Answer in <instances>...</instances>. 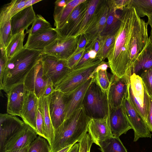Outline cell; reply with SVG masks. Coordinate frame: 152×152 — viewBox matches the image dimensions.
I'll return each instance as SVG.
<instances>
[{"mask_svg": "<svg viewBox=\"0 0 152 152\" xmlns=\"http://www.w3.org/2000/svg\"><path fill=\"white\" fill-rule=\"evenodd\" d=\"M148 21L147 22L148 25H149L151 27V31L150 32V37L152 40V15H149L147 16Z\"/></svg>", "mask_w": 152, "mask_h": 152, "instance_id": "cell-51", "label": "cell"}, {"mask_svg": "<svg viewBox=\"0 0 152 152\" xmlns=\"http://www.w3.org/2000/svg\"><path fill=\"white\" fill-rule=\"evenodd\" d=\"M152 67V40L149 37L146 45L135 62L131 75L134 73L140 75L143 71Z\"/></svg>", "mask_w": 152, "mask_h": 152, "instance_id": "cell-26", "label": "cell"}, {"mask_svg": "<svg viewBox=\"0 0 152 152\" xmlns=\"http://www.w3.org/2000/svg\"><path fill=\"white\" fill-rule=\"evenodd\" d=\"M130 76L128 75L118 78L112 74L108 94L111 109L122 105L128 93Z\"/></svg>", "mask_w": 152, "mask_h": 152, "instance_id": "cell-15", "label": "cell"}, {"mask_svg": "<svg viewBox=\"0 0 152 152\" xmlns=\"http://www.w3.org/2000/svg\"><path fill=\"white\" fill-rule=\"evenodd\" d=\"M102 62L96 58L80 68L72 69L54 87L55 90L64 93L72 91L93 76V73Z\"/></svg>", "mask_w": 152, "mask_h": 152, "instance_id": "cell-5", "label": "cell"}, {"mask_svg": "<svg viewBox=\"0 0 152 152\" xmlns=\"http://www.w3.org/2000/svg\"><path fill=\"white\" fill-rule=\"evenodd\" d=\"M108 93L103 91L94 80L88 88L83 102L87 115L90 118L101 119L110 114Z\"/></svg>", "mask_w": 152, "mask_h": 152, "instance_id": "cell-4", "label": "cell"}, {"mask_svg": "<svg viewBox=\"0 0 152 152\" xmlns=\"http://www.w3.org/2000/svg\"><path fill=\"white\" fill-rule=\"evenodd\" d=\"M41 0H13L4 5L0 13V24L7 20L17 13L27 7L32 6Z\"/></svg>", "mask_w": 152, "mask_h": 152, "instance_id": "cell-25", "label": "cell"}, {"mask_svg": "<svg viewBox=\"0 0 152 152\" xmlns=\"http://www.w3.org/2000/svg\"><path fill=\"white\" fill-rule=\"evenodd\" d=\"M139 76L147 92L152 97V67L143 71Z\"/></svg>", "mask_w": 152, "mask_h": 152, "instance_id": "cell-39", "label": "cell"}, {"mask_svg": "<svg viewBox=\"0 0 152 152\" xmlns=\"http://www.w3.org/2000/svg\"><path fill=\"white\" fill-rule=\"evenodd\" d=\"M115 35L103 37V42L96 58L104 61L114 43Z\"/></svg>", "mask_w": 152, "mask_h": 152, "instance_id": "cell-35", "label": "cell"}, {"mask_svg": "<svg viewBox=\"0 0 152 152\" xmlns=\"http://www.w3.org/2000/svg\"><path fill=\"white\" fill-rule=\"evenodd\" d=\"M109 13L105 26L101 36L105 37L115 34L120 24V14L118 15L116 9L112 5L110 0H108Z\"/></svg>", "mask_w": 152, "mask_h": 152, "instance_id": "cell-27", "label": "cell"}, {"mask_svg": "<svg viewBox=\"0 0 152 152\" xmlns=\"http://www.w3.org/2000/svg\"><path fill=\"white\" fill-rule=\"evenodd\" d=\"M28 152H51V151L47 140L39 136L29 145Z\"/></svg>", "mask_w": 152, "mask_h": 152, "instance_id": "cell-37", "label": "cell"}, {"mask_svg": "<svg viewBox=\"0 0 152 152\" xmlns=\"http://www.w3.org/2000/svg\"><path fill=\"white\" fill-rule=\"evenodd\" d=\"M120 19L114 43L107 57L112 73L118 78L130 75L149 39L147 22L137 15L129 4L121 10Z\"/></svg>", "mask_w": 152, "mask_h": 152, "instance_id": "cell-1", "label": "cell"}, {"mask_svg": "<svg viewBox=\"0 0 152 152\" xmlns=\"http://www.w3.org/2000/svg\"><path fill=\"white\" fill-rule=\"evenodd\" d=\"M79 142L80 145L79 152H90L94 142L88 133H87Z\"/></svg>", "mask_w": 152, "mask_h": 152, "instance_id": "cell-41", "label": "cell"}, {"mask_svg": "<svg viewBox=\"0 0 152 152\" xmlns=\"http://www.w3.org/2000/svg\"><path fill=\"white\" fill-rule=\"evenodd\" d=\"M42 50L25 48L8 59L2 79L3 90L7 94L16 86L23 83L32 69L41 60Z\"/></svg>", "mask_w": 152, "mask_h": 152, "instance_id": "cell-2", "label": "cell"}, {"mask_svg": "<svg viewBox=\"0 0 152 152\" xmlns=\"http://www.w3.org/2000/svg\"><path fill=\"white\" fill-rule=\"evenodd\" d=\"M103 40V37L101 36L94 39L87 45L85 50L86 51L93 50L97 54L100 50Z\"/></svg>", "mask_w": 152, "mask_h": 152, "instance_id": "cell-43", "label": "cell"}, {"mask_svg": "<svg viewBox=\"0 0 152 152\" xmlns=\"http://www.w3.org/2000/svg\"><path fill=\"white\" fill-rule=\"evenodd\" d=\"M110 114L103 119L90 118L88 124V134L94 143L99 146L102 141L113 136L109 124Z\"/></svg>", "mask_w": 152, "mask_h": 152, "instance_id": "cell-17", "label": "cell"}, {"mask_svg": "<svg viewBox=\"0 0 152 152\" xmlns=\"http://www.w3.org/2000/svg\"><path fill=\"white\" fill-rule=\"evenodd\" d=\"M130 0H111V2L117 10H122L127 6Z\"/></svg>", "mask_w": 152, "mask_h": 152, "instance_id": "cell-46", "label": "cell"}, {"mask_svg": "<svg viewBox=\"0 0 152 152\" xmlns=\"http://www.w3.org/2000/svg\"><path fill=\"white\" fill-rule=\"evenodd\" d=\"M44 71L54 87L72 69L68 66L66 60L42 54L41 58Z\"/></svg>", "mask_w": 152, "mask_h": 152, "instance_id": "cell-9", "label": "cell"}, {"mask_svg": "<svg viewBox=\"0 0 152 152\" xmlns=\"http://www.w3.org/2000/svg\"><path fill=\"white\" fill-rule=\"evenodd\" d=\"M26 125L24 122L17 116L8 113L0 115V152L15 134Z\"/></svg>", "mask_w": 152, "mask_h": 152, "instance_id": "cell-11", "label": "cell"}, {"mask_svg": "<svg viewBox=\"0 0 152 152\" xmlns=\"http://www.w3.org/2000/svg\"><path fill=\"white\" fill-rule=\"evenodd\" d=\"M27 92L23 83L13 87L6 94L7 113L20 117Z\"/></svg>", "mask_w": 152, "mask_h": 152, "instance_id": "cell-16", "label": "cell"}, {"mask_svg": "<svg viewBox=\"0 0 152 152\" xmlns=\"http://www.w3.org/2000/svg\"><path fill=\"white\" fill-rule=\"evenodd\" d=\"M66 103L65 93L60 91L55 90L49 96V111L55 130L65 119Z\"/></svg>", "mask_w": 152, "mask_h": 152, "instance_id": "cell-14", "label": "cell"}, {"mask_svg": "<svg viewBox=\"0 0 152 152\" xmlns=\"http://www.w3.org/2000/svg\"><path fill=\"white\" fill-rule=\"evenodd\" d=\"M109 124L113 136L119 137L132 128L124 113L122 105L111 109Z\"/></svg>", "mask_w": 152, "mask_h": 152, "instance_id": "cell-19", "label": "cell"}, {"mask_svg": "<svg viewBox=\"0 0 152 152\" xmlns=\"http://www.w3.org/2000/svg\"><path fill=\"white\" fill-rule=\"evenodd\" d=\"M73 145L68 146L58 151L57 152H69Z\"/></svg>", "mask_w": 152, "mask_h": 152, "instance_id": "cell-53", "label": "cell"}, {"mask_svg": "<svg viewBox=\"0 0 152 152\" xmlns=\"http://www.w3.org/2000/svg\"><path fill=\"white\" fill-rule=\"evenodd\" d=\"M41 99L45 128L48 138L47 141L51 146L54 141L55 129L52 122L49 111V96H43L41 97Z\"/></svg>", "mask_w": 152, "mask_h": 152, "instance_id": "cell-28", "label": "cell"}, {"mask_svg": "<svg viewBox=\"0 0 152 152\" xmlns=\"http://www.w3.org/2000/svg\"><path fill=\"white\" fill-rule=\"evenodd\" d=\"M86 0H58L55 2L53 13L55 28H61L74 8Z\"/></svg>", "mask_w": 152, "mask_h": 152, "instance_id": "cell-23", "label": "cell"}, {"mask_svg": "<svg viewBox=\"0 0 152 152\" xmlns=\"http://www.w3.org/2000/svg\"><path fill=\"white\" fill-rule=\"evenodd\" d=\"M32 24L31 27L27 30L26 33L28 34V36L32 35L52 28L50 23L40 15H36Z\"/></svg>", "mask_w": 152, "mask_h": 152, "instance_id": "cell-34", "label": "cell"}, {"mask_svg": "<svg viewBox=\"0 0 152 152\" xmlns=\"http://www.w3.org/2000/svg\"><path fill=\"white\" fill-rule=\"evenodd\" d=\"M94 59H92L90 58L88 52L85 50L84 54L73 69L80 68Z\"/></svg>", "mask_w": 152, "mask_h": 152, "instance_id": "cell-44", "label": "cell"}, {"mask_svg": "<svg viewBox=\"0 0 152 152\" xmlns=\"http://www.w3.org/2000/svg\"><path fill=\"white\" fill-rule=\"evenodd\" d=\"M12 37L10 20L0 24V45L6 48Z\"/></svg>", "mask_w": 152, "mask_h": 152, "instance_id": "cell-36", "label": "cell"}, {"mask_svg": "<svg viewBox=\"0 0 152 152\" xmlns=\"http://www.w3.org/2000/svg\"><path fill=\"white\" fill-rule=\"evenodd\" d=\"M49 80L41 60L28 74L23 83L27 91L34 93L39 98L43 96Z\"/></svg>", "mask_w": 152, "mask_h": 152, "instance_id": "cell-10", "label": "cell"}, {"mask_svg": "<svg viewBox=\"0 0 152 152\" xmlns=\"http://www.w3.org/2000/svg\"><path fill=\"white\" fill-rule=\"evenodd\" d=\"M8 58L7 55L6 48L0 45V88L3 90L2 79Z\"/></svg>", "mask_w": 152, "mask_h": 152, "instance_id": "cell-40", "label": "cell"}, {"mask_svg": "<svg viewBox=\"0 0 152 152\" xmlns=\"http://www.w3.org/2000/svg\"><path fill=\"white\" fill-rule=\"evenodd\" d=\"M80 145L79 143H75L72 146L69 152H79Z\"/></svg>", "mask_w": 152, "mask_h": 152, "instance_id": "cell-50", "label": "cell"}, {"mask_svg": "<svg viewBox=\"0 0 152 152\" xmlns=\"http://www.w3.org/2000/svg\"><path fill=\"white\" fill-rule=\"evenodd\" d=\"M58 38L57 32L52 28L31 36H28L25 48L42 50Z\"/></svg>", "mask_w": 152, "mask_h": 152, "instance_id": "cell-21", "label": "cell"}, {"mask_svg": "<svg viewBox=\"0 0 152 152\" xmlns=\"http://www.w3.org/2000/svg\"><path fill=\"white\" fill-rule=\"evenodd\" d=\"M109 10L108 0H100L84 33L87 40V45L94 39L101 37L105 25Z\"/></svg>", "mask_w": 152, "mask_h": 152, "instance_id": "cell-8", "label": "cell"}, {"mask_svg": "<svg viewBox=\"0 0 152 152\" xmlns=\"http://www.w3.org/2000/svg\"><path fill=\"white\" fill-rule=\"evenodd\" d=\"M92 75L96 84L103 91L108 93L111 82V77L110 78L107 70L99 69L94 71Z\"/></svg>", "mask_w": 152, "mask_h": 152, "instance_id": "cell-33", "label": "cell"}, {"mask_svg": "<svg viewBox=\"0 0 152 152\" xmlns=\"http://www.w3.org/2000/svg\"><path fill=\"white\" fill-rule=\"evenodd\" d=\"M37 135L35 131L26 124L9 140L3 151L20 149L29 146L37 138Z\"/></svg>", "mask_w": 152, "mask_h": 152, "instance_id": "cell-20", "label": "cell"}, {"mask_svg": "<svg viewBox=\"0 0 152 152\" xmlns=\"http://www.w3.org/2000/svg\"><path fill=\"white\" fill-rule=\"evenodd\" d=\"M102 152H128L119 137L112 136L100 144Z\"/></svg>", "mask_w": 152, "mask_h": 152, "instance_id": "cell-31", "label": "cell"}, {"mask_svg": "<svg viewBox=\"0 0 152 152\" xmlns=\"http://www.w3.org/2000/svg\"><path fill=\"white\" fill-rule=\"evenodd\" d=\"M25 34L24 31L13 36L12 38L6 48L7 55L10 59L24 48L23 45Z\"/></svg>", "mask_w": 152, "mask_h": 152, "instance_id": "cell-30", "label": "cell"}, {"mask_svg": "<svg viewBox=\"0 0 152 152\" xmlns=\"http://www.w3.org/2000/svg\"><path fill=\"white\" fill-rule=\"evenodd\" d=\"M90 119L83 105L76 110L55 130L51 152H57L80 142L88 132Z\"/></svg>", "mask_w": 152, "mask_h": 152, "instance_id": "cell-3", "label": "cell"}, {"mask_svg": "<svg viewBox=\"0 0 152 152\" xmlns=\"http://www.w3.org/2000/svg\"><path fill=\"white\" fill-rule=\"evenodd\" d=\"M87 51L88 52L90 57L91 59H94L96 58L97 53L95 51L91 50Z\"/></svg>", "mask_w": 152, "mask_h": 152, "instance_id": "cell-52", "label": "cell"}, {"mask_svg": "<svg viewBox=\"0 0 152 152\" xmlns=\"http://www.w3.org/2000/svg\"><path fill=\"white\" fill-rule=\"evenodd\" d=\"M94 80V78L93 76L72 91L65 93L67 100L65 119L82 105L86 92L91 83Z\"/></svg>", "mask_w": 152, "mask_h": 152, "instance_id": "cell-18", "label": "cell"}, {"mask_svg": "<svg viewBox=\"0 0 152 152\" xmlns=\"http://www.w3.org/2000/svg\"><path fill=\"white\" fill-rule=\"evenodd\" d=\"M129 4L140 18L152 15V0H130Z\"/></svg>", "mask_w": 152, "mask_h": 152, "instance_id": "cell-32", "label": "cell"}, {"mask_svg": "<svg viewBox=\"0 0 152 152\" xmlns=\"http://www.w3.org/2000/svg\"><path fill=\"white\" fill-rule=\"evenodd\" d=\"M78 37L64 39L57 38L42 50L43 54L66 60L76 51Z\"/></svg>", "mask_w": 152, "mask_h": 152, "instance_id": "cell-12", "label": "cell"}, {"mask_svg": "<svg viewBox=\"0 0 152 152\" xmlns=\"http://www.w3.org/2000/svg\"><path fill=\"white\" fill-rule=\"evenodd\" d=\"M29 146L20 149L11 150H4L1 152H28Z\"/></svg>", "mask_w": 152, "mask_h": 152, "instance_id": "cell-49", "label": "cell"}, {"mask_svg": "<svg viewBox=\"0 0 152 152\" xmlns=\"http://www.w3.org/2000/svg\"><path fill=\"white\" fill-rule=\"evenodd\" d=\"M122 105L127 120L134 133V141L140 138H151L152 134L147 124L135 109L130 100L128 94L124 98Z\"/></svg>", "mask_w": 152, "mask_h": 152, "instance_id": "cell-7", "label": "cell"}, {"mask_svg": "<svg viewBox=\"0 0 152 152\" xmlns=\"http://www.w3.org/2000/svg\"><path fill=\"white\" fill-rule=\"evenodd\" d=\"M150 105L147 119V125L151 132H152V97L149 96Z\"/></svg>", "mask_w": 152, "mask_h": 152, "instance_id": "cell-47", "label": "cell"}, {"mask_svg": "<svg viewBox=\"0 0 152 152\" xmlns=\"http://www.w3.org/2000/svg\"><path fill=\"white\" fill-rule=\"evenodd\" d=\"M89 0H87L77 5L73 10L62 26L54 28L58 38L64 39L72 37L74 32L83 18L87 9Z\"/></svg>", "mask_w": 152, "mask_h": 152, "instance_id": "cell-13", "label": "cell"}, {"mask_svg": "<svg viewBox=\"0 0 152 152\" xmlns=\"http://www.w3.org/2000/svg\"><path fill=\"white\" fill-rule=\"evenodd\" d=\"M36 15L32 6L25 8L17 13L11 18V28L13 35L25 30L32 24Z\"/></svg>", "mask_w": 152, "mask_h": 152, "instance_id": "cell-24", "label": "cell"}, {"mask_svg": "<svg viewBox=\"0 0 152 152\" xmlns=\"http://www.w3.org/2000/svg\"><path fill=\"white\" fill-rule=\"evenodd\" d=\"M85 52V49L80 52H75L66 60L68 66L73 69L84 55Z\"/></svg>", "mask_w": 152, "mask_h": 152, "instance_id": "cell-42", "label": "cell"}, {"mask_svg": "<svg viewBox=\"0 0 152 152\" xmlns=\"http://www.w3.org/2000/svg\"><path fill=\"white\" fill-rule=\"evenodd\" d=\"M39 99L34 93L27 91L20 116L25 124L37 133L36 122Z\"/></svg>", "mask_w": 152, "mask_h": 152, "instance_id": "cell-22", "label": "cell"}, {"mask_svg": "<svg viewBox=\"0 0 152 152\" xmlns=\"http://www.w3.org/2000/svg\"><path fill=\"white\" fill-rule=\"evenodd\" d=\"M100 0H89L88 7L85 15L80 23L73 33L72 37H77L84 34Z\"/></svg>", "mask_w": 152, "mask_h": 152, "instance_id": "cell-29", "label": "cell"}, {"mask_svg": "<svg viewBox=\"0 0 152 152\" xmlns=\"http://www.w3.org/2000/svg\"><path fill=\"white\" fill-rule=\"evenodd\" d=\"M54 91L55 89L53 84L52 81L50 79L42 96H49Z\"/></svg>", "mask_w": 152, "mask_h": 152, "instance_id": "cell-48", "label": "cell"}, {"mask_svg": "<svg viewBox=\"0 0 152 152\" xmlns=\"http://www.w3.org/2000/svg\"><path fill=\"white\" fill-rule=\"evenodd\" d=\"M36 122L37 134L47 140L48 138L45 128L41 97L39 99Z\"/></svg>", "mask_w": 152, "mask_h": 152, "instance_id": "cell-38", "label": "cell"}, {"mask_svg": "<svg viewBox=\"0 0 152 152\" xmlns=\"http://www.w3.org/2000/svg\"><path fill=\"white\" fill-rule=\"evenodd\" d=\"M77 48L75 52L80 51L85 49L87 45V40L84 34L78 36Z\"/></svg>", "mask_w": 152, "mask_h": 152, "instance_id": "cell-45", "label": "cell"}, {"mask_svg": "<svg viewBox=\"0 0 152 152\" xmlns=\"http://www.w3.org/2000/svg\"><path fill=\"white\" fill-rule=\"evenodd\" d=\"M128 94L134 107L147 124L150 97L141 78L134 73L131 74L129 77Z\"/></svg>", "mask_w": 152, "mask_h": 152, "instance_id": "cell-6", "label": "cell"}]
</instances>
